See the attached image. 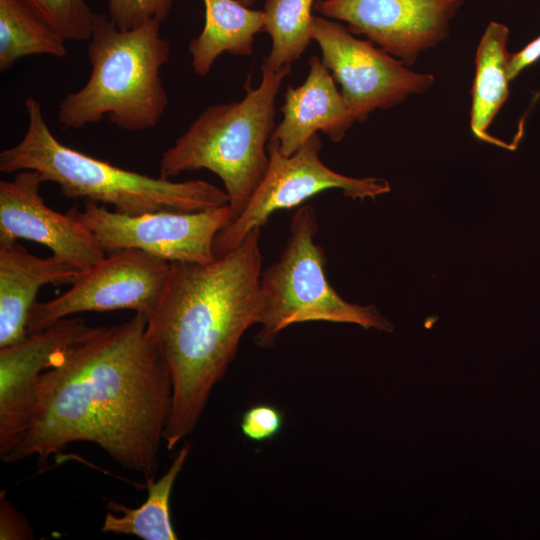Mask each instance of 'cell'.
<instances>
[{"instance_id":"obj_3","label":"cell","mask_w":540,"mask_h":540,"mask_svg":"<svg viewBox=\"0 0 540 540\" xmlns=\"http://www.w3.org/2000/svg\"><path fill=\"white\" fill-rule=\"evenodd\" d=\"M27 128L22 139L0 153V171L38 172L71 199L82 198L129 215L173 210L194 212L228 206L225 190L204 181H172L130 171L61 143L50 130L38 100H25Z\"/></svg>"},{"instance_id":"obj_20","label":"cell","mask_w":540,"mask_h":540,"mask_svg":"<svg viewBox=\"0 0 540 540\" xmlns=\"http://www.w3.org/2000/svg\"><path fill=\"white\" fill-rule=\"evenodd\" d=\"M315 0H266L264 27L272 47L263 62L273 69L291 66L309 46L312 39V6Z\"/></svg>"},{"instance_id":"obj_6","label":"cell","mask_w":540,"mask_h":540,"mask_svg":"<svg viewBox=\"0 0 540 540\" xmlns=\"http://www.w3.org/2000/svg\"><path fill=\"white\" fill-rule=\"evenodd\" d=\"M319 225L311 205L293 215L289 236L277 259L260 276L261 329L256 343L269 347L278 333L296 323H352L392 332L393 326L373 306L344 300L328 282L324 249L314 241Z\"/></svg>"},{"instance_id":"obj_18","label":"cell","mask_w":540,"mask_h":540,"mask_svg":"<svg viewBox=\"0 0 540 540\" xmlns=\"http://www.w3.org/2000/svg\"><path fill=\"white\" fill-rule=\"evenodd\" d=\"M190 453L185 442L167 472L158 480H146L148 496L138 508L109 502L102 532L134 535L144 540H176L169 511L173 485Z\"/></svg>"},{"instance_id":"obj_26","label":"cell","mask_w":540,"mask_h":540,"mask_svg":"<svg viewBox=\"0 0 540 540\" xmlns=\"http://www.w3.org/2000/svg\"><path fill=\"white\" fill-rule=\"evenodd\" d=\"M238 1L241 2L242 4H244L245 6L249 7L253 3H255L256 0H238Z\"/></svg>"},{"instance_id":"obj_8","label":"cell","mask_w":540,"mask_h":540,"mask_svg":"<svg viewBox=\"0 0 540 540\" xmlns=\"http://www.w3.org/2000/svg\"><path fill=\"white\" fill-rule=\"evenodd\" d=\"M87 227L107 254L136 249L168 262L207 264L216 259L213 243L231 221L229 206L194 212L161 210L129 215L84 200L67 212Z\"/></svg>"},{"instance_id":"obj_15","label":"cell","mask_w":540,"mask_h":540,"mask_svg":"<svg viewBox=\"0 0 540 540\" xmlns=\"http://www.w3.org/2000/svg\"><path fill=\"white\" fill-rule=\"evenodd\" d=\"M80 273L55 255L40 258L16 241L0 243V348L28 335L29 314L42 286L71 285Z\"/></svg>"},{"instance_id":"obj_4","label":"cell","mask_w":540,"mask_h":540,"mask_svg":"<svg viewBox=\"0 0 540 540\" xmlns=\"http://www.w3.org/2000/svg\"><path fill=\"white\" fill-rule=\"evenodd\" d=\"M87 55L89 78L62 99L58 124L79 129L107 117L127 131L156 127L168 105L160 70L170 56V43L160 35V22L151 20L122 30L108 15L96 13Z\"/></svg>"},{"instance_id":"obj_14","label":"cell","mask_w":540,"mask_h":540,"mask_svg":"<svg viewBox=\"0 0 540 540\" xmlns=\"http://www.w3.org/2000/svg\"><path fill=\"white\" fill-rule=\"evenodd\" d=\"M281 112L283 118L269 140L277 142L285 156L296 152L318 131L340 142L356 121L330 71L317 56L309 60L305 81L298 87H287Z\"/></svg>"},{"instance_id":"obj_25","label":"cell","mask_w":540,"mask_h":540,"mask_svg":"<svg viewBox=\"0 0 540 540\" xmlns=\"http://www.w3.org/2000/svg\"><path fill=\"white\" fill-rule=\"evenodd\" d=\"M540 58V36L514 53L513 61L517 68L524 69Z\"/></svg>"},{"instance_id":"obj_12","label":"cell","mask_w":540,"mask_h":540,"mask_svg":"<svg viewBox=\"0 0 540 540\" xmlns=\"http://www.w3.org/2000/svg\"><path fill=\"white\" fill-rule=\"evenodd\" d=\"M102 326H89L81 318L66 317L0 348V457L18 445L24 431L31 397L42 374L60 364L81 343L97 335Z\"/></svg>"},{"instance_id":"obj_11","label":"cell","mask_w":540,"mask_h":540,"mask_svg":"<svg viewBox=\"0 0 540 540\" xmlns=\"http://www.w3.org/2000/svg\"><path fill=\"white\" fill-rule=\"evenodd\" d=\"M466 0H317L314 9L343 21L348 30L406 66L449 34L450 23Z\"/></svg>"},{"instance_id":"obj_1","label":"cell","mask_w":540,"mask_h":540,"mask_svg":"<svg viewBox=\"0 0 540 540\" xmlns=\"http://www.w3.org/2000/svg\"><path fill=\"white\" fill-rule=\"evenodd\" d=\"M147 317L103 327L45 371L23 435L3 459L46 463L74 442H91L123 468L155 479L172 408L166 364L146 332Z\"/></svg>"},{"instance_id":"obj_9","label":"cell","mask_w":540,"mask_h":540,"mask_svg":"<svg viewBox=\"0 0 540 540\" xmlns=\"http://www.w3.org/2000/svg\"><path fill=\"white\" fill-rule=\"evenodd\" d=\"M311 35L356 121L364 122L377 109H389L410 95L422 94L434 83L432 74L414 72L335 20L313 15Z\"/></svg>"},{"instance_id":"obj_2","label":"cell","mask_w":540,"mask_h":540,"mask_svg":"<svg viewBox=\"0 0 540 540\" xmlns=\"http://www.w3.org/2000/svg\"><path fill=\"white\" fill-rule=\"evenodd\" d=\"M260 233L254 228L237 247L207 264L170 262L164 292L146 327L172 386L164 433L168 450L194 431L242 336L259 323Z\"/></svg>"},{"instance_id":"obj_17","label":"cell","mask_w":540,"mask_h":540,"mask_svg":"<svg viewBox=\"0 0 540 540\" xmlns=\"http://www.w3.org/2000/svg\"><path fill=\"white\" fill-rule=\"evenodd\" d=\"M508 39L509 29L506 25L489 22L476 50L470 110L472 134L480 141L506 148L509 146L490 135L488 129L509 95Z\"/></svg>"},{"instance_id":"obj_19","label":"cell","mask_w":540,"mask_h":540,"mask_svg":"<svg viewBox=\"0 0 540 540\" xmlns=\"http://www.w3.org/2000/svg\"><path fill=\"white\" fill-rule=\"evenodd\" d=\"M66 40L19 0H0V71L30 55H67Z\"/></svg>"},{"instance_id":"obj_23","label":"cell","mask_w":540,"mask_h":540,"mask_svg":"<svg viewBox=\"0 0 540 540\" xmlns=\"http://www.w3.org/2000/svg\"><path fill=\"white\" fill-rule=\"evenodd\" d=\"M282 426V413L278 408L268 404L250 407L244 412L240 425L242 434L256 442L273 439Z\"/></svg>"},{"instance_id":"obj_22","label":"cell","mask_w":540,"mask_h":540,"mask_svg":"<svg viewBox=\"0 0 540 540\" xmlns=\"http://www.w3.org/2000/svg\"><path fill=\"white\" fill-rule=\"evenodd\" d=\"M108 17L122 30H130L156 20L163 22L173 6V0H106Z\"/></svg>"},{"instance_id":"obj_10","label":"cell","mask_w":540,"mask_h":540,"mask_svg":"<svg viewBox=\"0 0 540 540\" xmlns=\"http://www.w3.org/2000/svg\"><path fill=\"white\" fill-rule=\"evenodd\" d=\"M170 262L136 249L107 254L91 269L81 272L59 297L36 302L27 332L40 331L58 320L81 312L133 310L147 318L164 292Z\"/></svg>"},{"instance_id":"obj_21","label":"cell","mask_w":540,"mask_h":540,"mask_svg":"<svg viewBox=\"0 0 540 540\" xmlns=\"http://www.w3.org/2000/svg\"><path fill=\"white\" fill-rule=\"evenodd\" d=\"M66 41L89 40L96 13L86 0H19Z\"/></svg>"},{"instance_id":"obj_5","label":"cell","mask_w":540,"mask_h":540,"mask_svg":"<svg viewBox=\"0 0 540 540\" xmlns=\"http://www.w3.org/2000/svg\"><path fill=\"white\" fill-rule=\"evenodd\" d=\"M262 79L247 86L240 101L207 107L162 155L160 175L170 179L207 169L224 184L231 221L237 218L263 179L267 144L275 128V99L291 66L273 69L262 63Z\"/></svg>"},{"instance_id":"obj_24","label":"cell","mask_w":540,"mask_h":540,"mask_svg":"<svg viewBox=\"0 0 540 540\" xmlns=\"http://www.w3.org/2000/svg\"><path fill=\"white\" fill-rule=\"evenodd\" d=\"M34 532L28 520L7 499L6 492L0 494V539H33Z\"/></svg>"},{"instance_id":"obj_7","label":"cell","mask_w":540,"mask_h":540,"mask_svg":"<svg viewBox=\"0 0 540 540\" xmlns=\"http://www.w3.org/2000/svg\"><path fill=\"white\" fill-rule=\"evenodd\" d=\"M321 148L318 134L290 156L280 152L277 142L268 141L267 171L242 213L217 233L213 243L216 258L237 247L254 228L265 225L275 211L296 207L320 192L339 189L352 199L390 192L384 179L353 178L333 171L321 161Z\"/></svg>"},{"instance_id":"obj_13","label":"cell","mask_w":540,"mask_h":540,"mask_svg":"<svg viewBox=\"0 0 540 540\" xmlns=\"http://www.w3.org/2000/svg\"><path fill=\"white\" fill-rule=\"evenodd\" d=\"M43 182L42 176L31 170L0 181V243L31 240L48 247L80 272L91 269L107 253L81 222L45 204L39 192Z\"/></svg>"},{"instance_id":"obj_16","label":"cell","mask_w":540,"mask_h":540,"mask_svg":"<svg viewBox=\"0 0 540 540\" xmlns=\"http://www.w3.org/2000/svg\"><path fill=\"white\" fill-rule=\"evenodd\" d=\"M205 23L190 40L189 52L195 74L205 77L224 52L247 56L253 53L255 35L263 31V10L249 9L238 0H202Z\"/></svg>"}]
</instances>
